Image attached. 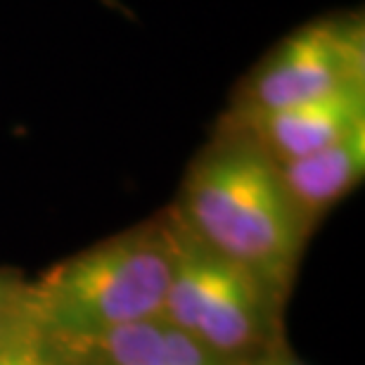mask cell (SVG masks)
I'll return each mask as SVG.
<instances>
[{
	"instance_id": "6da1fadb",
	"label": "cell",
	"mask_w": 365,
	"mask_h": 365,
	"mask_svg": "<svg viewBox=\"0 0 365 365\" xmlns=\"http://www.w3.org/2000/svg\"><path fill=\"white\" fill-rule=\"evenodd\" d=\"M173 211L207 250L257 277L282 302L309 232L271 159L235 135L216 133L190 164Z\"/></svg>"
},
{
	"instance_id": "7a4b0ae2",
	"label": "cell",
	"mask_w": 365,
	"mask_h": 365,
	"mask_svg": "<svg viewBox=\"0 0 365 365\" xmlns=\"http://www.w3.org/2000/svg\"><path fill=\"white\" fill-rule=\"evenodd\" d=\"M169 214L91 247L29 284L34 325L60 346L162 318L171 282Z\"/></svg>"
},
{
	"instance_id": "3957f363",
	"label": "cell",
	"mask_w": 365,
	"mask_h": 365,
	"mask_svg": "<svg viewBox=\"0 0 365 365\" xmlns=\"http://www.w3.org/2000/svg\"><path fill=\"white\" fill-rule=\"evenodd\" d=\"M166 214L173 264L162 318L228 363L261 354L275 337L282 302L257 277L207 250L173 207Z\"/></svg>"
},
{
	"instance_id": "277c9868",
	"label": "cell",
	"mask_w": 365,
	"mask_h": 365,
	"mask_svg": "<svg viewBox=\"0 0 365 365\" xmlns=\"http://www.w3.org/2000/svg\"><path fill=\"white\" fill-rule=\"evenodd\" d=\"M365 88V19L339 10L280 38L240 81L225 116H254Z\"/></svg>"
},
{
	"instance_id": "5b68a950",
	"label": "cell",
	"mask_w": 365,
	"mask_h": 365,
	"mask_svg": "<svg viewBox=\"0 0 365 365\" xmlns=\"http://www.w3.org/2000/svg\"><path fill=\"white\" fill-rule=\"evenodd\" d=\"M365 123V88L254 116H221L216 133L250 143L273 164L306 157Z\"/></svg>"
},
{
	"instance_id": "8992f818",
	"label": "cell",
	"mask_w": 365,
	"mask_h": 365,
	"mask_svg": "<svg viewBox=\"0 0 365 365\" xmlns=\"http://www.w3.org/2000/svg\"><path fill=\"white\" fill-rule=\"evenodd\" d=\"M299 223L311 235L327 211L351 195L365 176V123L327 148L275 164Z\"/></svg>"
},
{
	"instance_id": "52a82bcc",
	"label": "cell",
	"mask_w": 365,
	"mask_h": 365,
	"mask_svg": "<svg viewBox=\"0 0 365 365\" xmlns=\"http://www.w3.org/2000/svg\"><path fill=\"white\" fill-rule=\"evenodd\" d=\"M78 363L91 365H230L164 318L64 346Z\"/></svg>"
},
{
	"instance_id": "ba28073f",
	"label": "cell",
	"mask_w": 365,
	"mask_h": 365,
	"mask_svg": "<svg viewBox=\"0 0 365 365\" xmlns=\"http://www.w3.org/2000/svg\"><path fill=\"white\" fill-rule=\"evenodd\" d=\"M67 349L31 325L0 344V365H74Z\"/></svg>"
},
{
	"instance_id": "9c48e42d",
	"label": "cell",
	"mask_w": 365,
	"mask_h": 365,
	"mask_svg": "<svg viewBox=\"0 0 365 365\" xmlns=\"http://www.w3.org/2000/svg\"><path fill=\"white\" fill-rule=\"evenodd\" d=\"M34 325L29 282L0 273V344Z\"/></svg>"
},
{
	"instance_id": "30bf717a",
	"label": "cell",
	"mask_w": 365,
	"mask_h": 365,
	"mask_svg": "<svg viewBox=\"0 0 365 365\" xmlns=\"http://www.w3.org/2000/svg\"><path fill=\"white\" fill-rule=\"evenodd\" d=\"M230 365H297L287 359H282L280 354H257V356H250V359H242V361H235Z\"/></svg>"
},
{
	"instance_id": "8fae6325",
	"label": "cell",
	"mask_w": 365,
	"mask_h": 365,
	"mask_svg": "<svg viewBox=\"0 0 365 365\" xmlns=\"http://www.w3.org/2000/svg\"><path fill=\"white\" fill-rule=\"evenodd\" d=\"M105 5H112V7H116V10H121V3L119 0H102Z\"/></svg>"
}]
</instances>
